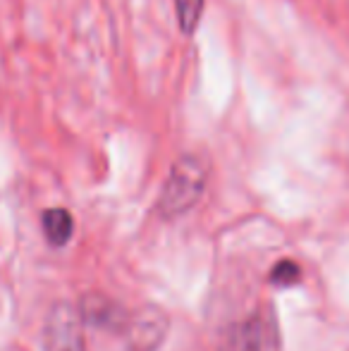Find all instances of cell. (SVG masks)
Returning <instances> with one entry per match:
<instances>
[{
    "label": "cell",
    "instance_id": "obj_2",
    "mask_svg": "<svg viewBox=\"0 0 349 351\" xmlns=\"http://www.w3.org/2000/svg\"><path fill=\"white\" fill-rule=\"evenodd\" d=\"M41 347L43 351H86L84 323H82L77 306L60 301L48 311Z\"/></svg>",
    "mask_w": 349,
    "mask_h": 351
},
{
    "label": "cell",
    "instance_id": "obj_8",
    "mask_svg": "<svg viewBox=\"0 0 349 351\" xmlns=\"http://www.w3.org/2000/svg\"><path fill=\"white\" fill-rule=\"evenodd\" d=\"M299 278H302V268H299V265L294 263L292 258L278 261V263L270 268V275H268L270 285L280 287V289H287V287L297 285Z\"/></svg>",
    "mask_w": 349,
    "mask_h": 351
},
{
    "label": "cell",
    "instance_id": "obj_7",
    "mask_svg": "<svg viewBox=\"0 0 349 351\" xmlns=\"http://www.w3.org/2000/svg\"><path fill=\"white\" fill-rule=\"evenodd\" d=\"M175 14H177V27L184 36H191L196 32L204 14V0H173Z\"/></svg>",
    "mask_w": 349,
    "mask_h": 351
},
{
    "label": "cell",
    "instance_id": "obj_5",
    "mask_svg": "<svg viewBox=\"0 0 349 351\" xmlns=\"http://www.w3.org/2000/svg\"><path fill=\"white\" fill-rule=\"evenodd\" d=\"M268 323L261 313H252L249 318L230 325L220 339L218 351H265L268 349Z\"/></svg>",
    "mask_w": 349,
    "mask_h": 351
},
{
    "label": "cell",
    "instance_id": "obj_3",
    "mask_svg": "<svg viewBox=\"0 0 349 351\" xmlns=\"http://www.w3.org/2000/svg\"><path fill=\"white\" fill-rule=\"evenodd\" d=\"M170 330V318L158 306H144L134 315H130V323L125 328V339L130 351H156L165 342Z\"/></svg>",
    "mask_w": 349,
    "mask_h": 351
},
{
    "label": "cell",
    "instance_id": "obj_4",
    "mask_svg": "<svg viewBox=\"0 0 349 351\" xmlns=\"http://www.w3.org/2000/svg\"><path fill=\"white\" fill-rule=\"evenodd\" d=\"M77 311H80L82 323L93 330L125 335V328L130 323V313H127L125 306L117 304L110 296L98 294V291H88V294L82 296Z\"/></svg>",
    "mask_w": 349,
    "mask_h": 351
},
{
    "label": "cell",
    "instance_id": "obj_1",
    "mask_svg": "<svg viewBox=\"0 0 349 351\" xmlns=\"http://www.w3.org/2000/svg\"><path fill=\"white\" fill-rule=\"evenodd\" d=\"M210 165L201 153H184L173 162L158 196V215L163 220H175L189 213L201 201L208 184Z\"/></svg>",
    "mask_w": 349,
    "mask_h": 351
},
{
    "label": "cell",
    "instance_id": "obj_6",
    "mask_svg": "<svg viewBox=\"0 0 349 351\" xmlns=\"http://www.w3.org/2000/svg\"><path fill=\"white\" fill-rule=\"evenodd\" d=\"M41 227L48 244L60 249V246L70 244L72 234H75V217L67 208H48L41 215Z\"/></svg>",
    "mask_w": 349,
    "mask_h": 351
}]
</instances>
